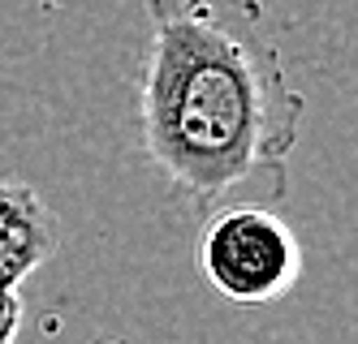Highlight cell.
<instances>
[{"label": "cell", "instance_id": "1", "mask_svg": "<svg viewBox=\"0 0 358 344\" xmlns=\"http://www.w3.org/2000/svg\"><path fill=\"white\" fill-rule=\"evenodd\" d=\"M143 147L177 198L212 211L229 190L276 177L298 147L294 91L259 0H147Z\"/></svg>", "mask_w": 358, "mask_h": 344}, {"label": "cell", "instance_id": "2", "mask_svg": "<svg viewBox=\"0 0 358 344\" xmlns=\"http://www.w3.org/2000/svg\"><path fill=\"white\" fill-rule=\"evenodd\" d=\"M199 276L234 306H272L302 280V246L272 207H224L199 232Z\"/></svg>", "mask_w": 358, "mask_h": 344}, {"label": "cell", "instance_id": "3", "mask_svg": "<svg viewBox=\"0 0 358 344\" xmlns=\"http://www.w3.org/2000/svg\"><path fill=\"white\" fill-rule=\"evenodd\" d=\"M61 246V224L22 181L0 177V284L17 288Z\"/></svg>", "mask_w": 358, "mask_h": 344}, {"label": "cell", "instance_id": "4", "mask_svg": "<svg viewBox=\"0 0 358 344\" xmlns=\"http://www.w3.org/2000/svg\"><path fill=\"white\" fill-rule=\"evenodd\" d=\"M17 327H22V297H17V288L0 284V344H13Z\"/></svg>", "mask_w": 358, "mask_h": 344}]
</instances>
